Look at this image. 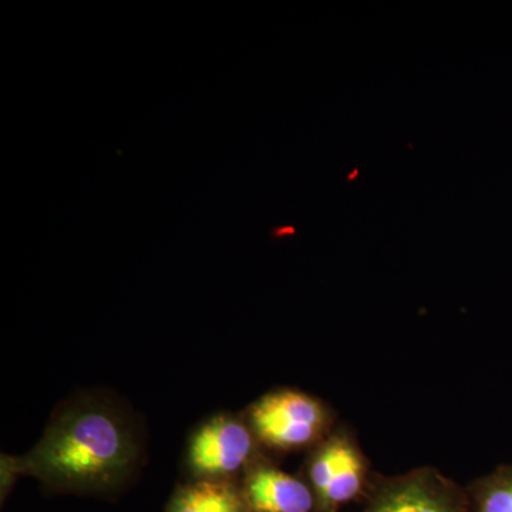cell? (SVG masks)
<instances>
[{
	"label": "cell",
	"instance_id": "9",
	"mask_svg": "<svg viewBox=\"0 0 512 512\" xmlns=\"http://www.w3.org/2000/svg\"><path fill=\"white\" fill-rule=\"evenodd\" d=\"M359 174V170H355L353 171V174H350L349 177H348V180L349 181H352L353 178H356V175Z\"/></svg>",
	"mask_w": 512,
	"mask_h": 512
},
{
	"label": "cell",
	"instance_id": "6",
	"mask_svg": "<svg viewBox=\"0 0 512 512\" xmlns=\"http://www.w3.org/2000/svg\"><path fill=\"white\" fill-rule=\"evenodd\" d=\"M165 512H249L242 490L229 481L198 480L178 488Z\"/></svg>",
	"mask_w": 512,
	"mask_h": 512
},
{
	"label": "cell",
	"instance_id": "3",
	"mask_svg": "<svg viewBox=\"0 0 512 512\" xmlns=\"http://www.w3.org/2000/svg\"><path fill=\"white\" fill-rule=\"evenodd\" d=\"M365 512H473L456 485L431 468L384 483Z\"/></svg>",
	"mask_w": 512,
	"mask_h": 512
},
{
	"label": "cell",
	"instance_id": "8",
	"mask_svg": "<svg viewBox=\"0 0 512 512\" xmlns=\"http://www.w3.org/2000/svg\"><path fill=\"white\" fill-rule=\"evenodd\" d=\"M473 512H512V466L500 467L478 481Z\"/></svg>",
	"mask_w": 512,
	"mask_h": 512
},
{
	"label": "cell",
	"instance_id": "1",
	"mask_svg": "<svg viewBox=\"0 0 512 512\" xmlns=\"http://www.w3.org/2000/svg\"><path fill=\"white\" fill-rule=\"evenodd\" d=\"M134 454L123 421L84 404L57 417L20 468L56 490L96 493L120 483Z\"/></svg>",
	"mask_w": 512,
	"mask_h": 512
},
{
	"label": "cell",
	"instance_id": "7",
	"mask_svg": "<svg viewBox=\"0 0 512 512\" xmlns=\"http://www.w3.org/2000/svg\"><path fill=\"white\" fill-rule=\"evenodd\" d=\"M365 484V464L349 440L339 437L338 458L328 491L318 507L329 512L355 500Z\"/></svg>",
	"mask_w": 512,
	"mask_h": 512
},
{
	"label": "cell",
	"instance_id": "4",
	"mask_svg": "<svg viewBox=\"0 0 512 512\" xmlns=\"http://www.w3.org/2000/svg\"><path fill=\"white\" fill-rule=\"evenodd\" d=\"M254 437L245 424L228 416L208 421L190 446V466L200 480L228 481L252 456Z\"/></svg>",
	"mask_w": 512,
	"mask_h": 512
},
{
	"label": "cell",
	"instance_id": "5",
	"mask_svg": "<svg viewBox=\"0 0 512 512\" xmlns=\"http://www.w3.org/2000/svg\"><path fill=\"white\" fill-rule=\"evenodd\" d=\"M249 512H313L312 488L274 467H256L242 488Z\"/></svg>",
	"mask_w": 512,
	"mask_h": 512
},
{
	"label": "cell",
	"instance_id": "2",
	"mask_svg": "<svg viewBox=\"0 0 512 512\" xmlns=\"http://www.w3.org/2000/svg\"><path fill=\"white\" fill-rule=\"evenodd\" d=\"M251 423L256 436L268 446L291 450L318 439L326 413L308 394L282 390L268 394L252 407Z\"/></svg>",
	"mask_w": 512,
	"mask_h": 512
}]
</instances>
